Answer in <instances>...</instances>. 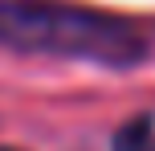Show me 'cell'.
<instances>
[{
    "instance_id": "6da1fadb",
    "label": "cell",
    "mask_w": 155,
    "mask_h": 151,
    "mask_svg": "<svg viewBox=\"0 0 155 151\" xmlns=\"http://www.w3.org/2000/svg\"><path fill=\"white\" fill-rule=\"evenodd\" d=\"M0 45L110 70H127L147 53V41L131 21L65 0H0Z\"/></svg>"
}]
</instances>
